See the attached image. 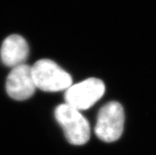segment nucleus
Instances as JSON below:
<instances>
[{"label": "nucleus", "mask_w": 156, "mask_h": 155, "mask_svg": "<svg viewBox=\"0 0 156 155\" xmlns=\"http://www.w3.org/2000/svg\"><path fill=\"white\" fill-rule=\"evenodd\" d=\"M30 53L27 42L22 36L13 34L2 42L0 56L4 65L15 67L24 64Z\"/></svg>", "instance_id": "obj_6"}, {"label": "nucleus", "mask_w": 156, "mask_h": 155, "mask_svg": "<svg viewBox=\"0 0 156 155\" xmlns=\"http://www.w3.org/2000/svg\"><path fill=\"white\" fill-rule=\"evenodd\" d=\"M55 117L70 143L80 146L89 141L90 136L89 122L80 113V111L67 104H59L55 108Z\"/></svg>", "instance_id": "obj_2"}, {"label": "nucleus", "mask_w": 156, "mask_h": 155, "mask_svg": "<svg viewBox=\"0 0 156 155\" xmlns=\"http://www.w3.org/2000/svg\"><path fill=\"white\" fill-rule=\"evenodd\" d=\"M124 124L125 112L122 105L117 101H110L99 110L95 134L102 141L115 142L121 138Z\"/></svg>", "instance_id": "obj_3"}, {"label": "nucleus", "mask_w": 156, "mask_h": 155, "mask_svg": "<svg viewBox=\"0 0 156 155\" xmlns=\"http://www.w3.org/2000/svg\"><path fill=\"white\" fill-rule=\"evenodd\" d=\"M31 67L36 87L41 90L61 91L72 84L71 75L51 59H40Z\"/></svg>", "instance_id": "obj_1"}, {"label": "nucleus", "mask_w": 156, "mask_h": 155, "mask_svg": "<svg viewBox=\"0 0 156 155\" xmlns=\"http://www.w3.org/2000/svg\"><path fill=\"white\" fill-rule=\"evenodd\" d=\"M36 88L32 67L29 65L22 64L14 67L6 79V92L14 100H27L34 95Z\"/></svg>", "instance_id": "obj_5"}, {"label": "nucleus", "mask_w": 156, "mask_h": 155, "mask_svg": "<svg viewBox=\"0 0 156 155\" xmlns=\"http://www.w3.org/2000/svg\"><path fill=\"white\" fill-rule=\"evenodd\" d=\"M105 91V86L102 81L90 78L71 86L66 90L64 99L67 105L75 109L87 110L101 98Z\"/></svg>", "instance_id": "obj_4"}]
</instances>
